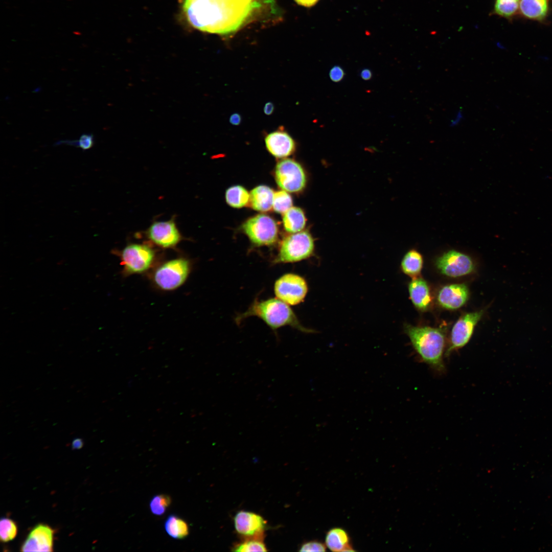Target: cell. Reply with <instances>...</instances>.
I'll list each match as a JSON object with an SVG mask.
<instances>
[{"label": "cell", "instance_id": "6da1fadb", "mask_svg": "<svg viewBox=\"0 0 552 552\" xmlns=\"http://www.w3.org/2000/svg\"><path fill=\"white\" fill-rule=\"evenodd\" d=\"M260 6L259 0H183L182 8L194 28L227 36L241 29Z\"/></svg>", "mask_w": 552, "mask_h": 552}, {"label": "cell", "instance_id": "7a4b0ae2", "mask_svg": "<svg viewBox=\"0 0 552 552\" xmlns=\"http://www.w3.org/2000/svg\"><path fill=\"white\" fill-rule=\"evenodd\" d=\"M404 331L421 361L438 372H444L446 338L442 329L405 324Z\"/></svg>", "mask_w": 552, "mask_h": 552}, {"label": "cell", "instance_id": "3957f363", "mask_svg": "<svg viewBox=\"0 0 552 552\" xmlns=\"http://www.w3.org/2000/svg\"><path fill=\"white\" fill-rule=\"evenodd\" d=\"M251 316L260 318L273 330L289 326L303 332L314 331L302 325L289 305L277 297L264 300L255 298L245 312L236 316L235 322L239 325Z\"/></svg>", "mask_w": 552, "mask_h": 552}, {"label": "cell", "instance_id": "277c9868", "mask_svg": "<svg viewBox=\"0 0 552 552\" xmlns=\"http://www.w3.org/2000/svg\"><path fill=\"white\" fill-rule=\"evenodd\" d=\"M314 250V242L307 231L292 233L281 241L273 264L291 263L309 258Z\"/></svg>", "mask_w": 552, "mask_h": 552}, {"label": "cell", "instance_id": "5b68a950", "mask_svg": "<svg viewBox=\"0 0 552 552\" xmlns=\"http://www.w3.org/2000/svg\"><path fill=\"white\" fill-rule=\"evenodd\" d=\"M244 233L258 246L273 244L278 237V227L271 217L259 214L247 220L242 225Z\"/></svg>", "mask_w": 552, "mask_h": 552}, {"label": "cell", "instance_id": "8992f818", "mask_svg": "<svg viewBox=\"0 0 552 552\" xmlns=\"http://www.w3.org/2000/svg\"><path fill=\"white\" fill-rule=\"evenodd\" d=\"M275 178L280 188L291 193L302 191L307 181L306 173L302 166L289 158L281 160L277 164Z\"/></svg>", "mask_w": 552, "mask_h": 552}, {"label": "cell", "instance_id": "52a82bcc", "mask_svg": "<svg viewBox=\"0 0 552 552\" xmlns=\"http://www.w3.org/2000/svg\"><path fill=\"white\" fill-rule=\"evenodd\" d=\"M306 280L300 275L288 273L282 275L275 282L274 292L276 297L288 304L296 305L303 302L307 292Z\"/></svg>", "mask_w": 552, "mask_h": 552}, {"label": "cell", "instance_id": "ba28073f", "mask_svg": "<svg viewBox=\"0 0 552 552\" xmlns=\"http://www.w3.org/2000/svg\"><path fill=\"white\" fill-rule=\"evenodd\" d=\"M189 270L188 261L184 259H174L159 267L154 273V280L161 289L173 290L183 283Z\"/></svg>", "mask_w": 552, "mask_h": 552}, {"label": "cell", "instance_id": "9c48e42d", "mask_svg": "<svg viewBox=\"0 0 552 552\" xmlns=\"http://www.w3.org/2000/svg\"><path fill=\"white\" fill-rule=\"evenodd\" d=\"M484 313V310L467 313L462 315L453 326L450 344L445 352L449 356L454 351L466 346L471 339L475 327Z\"/></svg>", "mask_w": 552, "mask_h": 552}, {"label": "cell", "instance_id": "30bf717a", "mask_svg": "<svg viewBox=\"0 0 552 552\" xmlns=\"http://www.w3.org/2000/svg\"><path fill=\"white\" fill-rule=\"evenodd\" d=\"M435 265L442 274L451 278L469 274L475 268L470 257L455 250H449L439 257Z\"/></svg>", "mask_w": 552, "mask_h": 552}, {"label": "cell", "instance_id": "8fae6325", "mask_svg": "<svg viewBox=\"0 0 552 552\" xmlns=\"http://www.w3.org/2000/svg\"><path fill=\"white\" fill-rule=\"evenodd\" d=\"M121 257L122 263L127 272L141 273L150 266L154 258V252L148 246L133 244L123 250Z\"/></svg>", "mask_w": 552, "mask_h": 552}, {"label": "cell", "instance_id": "7c38bea8", "mask_svg": "<svg viewBox=\"0 0 552 552\" xmlns=\"http://www.w3.org/2000/svg\"><path fill=\"white\" fill-rule=\"evenodd\" d=\"M266 524L261 516L251 512L240 511L234 517L236 531L245 538H263Z\"/></svg>", "mask_w": 552, "mask_h": 552}, {"label": "cell", "instance_id": "4fadbf2b", "mask_svg": "<svg viewBox=\"0 0 552 552\" xmlns=\"http://www.w3.org/2000/svg\"><path fill=\"white\" fill-rule=\"evenodd\" d=\"M147 236L155 244L164 248L175 246L181 239L176 224L172 220L154 222L148 228Z\"/></svg>", "mask_w": 552, "mask_h": 552}, {"label": "cell", "instance_id": "5bb4252c", "mask_svg": "<svg viewBox=\"0 0 552 552\" xmlns=\"http://www.w3.org/2000/svg\"><path fill=\"white\" fill-rule=\"evenodd\" d=\"M54 530L49 526L39 524L30 532L21 547V551H52Z\"/></svg>", "mask_w": 552, "mask_h": 552}, {"label": "cell", "instance_id": "9a60e30c", "mask_svg": "<svg viewBox=\"0 0 552 552\" xmlns=\"http://www.w3.org/2000/svg\"><path fill=\"white\" fill-rule=\"evenodd\" d=\"M469 296V289L465 284H453L444 286L440 289L437 301L442 307L455 310L464 306Z\"/></svg>", "mask_w": 552, "mask_h": 552}, {"label": "cell", "instance_id": "2e32d148", "mask_svg": "<svg viewBox=\"0 0 552 552\" xmlns=\"http://www.w3.org/2000/svg\"><path fill=\"white\" fill-rule=\"evenodd\" d=\"M265 142L267 150L277 158L287 157L292 154L295 149L293 138L282 129L269 133L265 139Z\"/></svg>", "mask_w": 552, "mask_h": 552}, {"label": "cell", "instance_id": "e0dca14e", "mask_svg": "<svg viewBox=\"0 0 552 552\" xmlns=\"http://www.w3.org/2000/svg\"><path fill=\"white\" fill-rule=\"evenodd\" d=\"M410 298L415 307L424 311L431 304V296L427 282L421 277L412 278L408 284Z\"/></svg>", "mask_w": 552, "mask_h": 552}, {"label": "cell", "instance_id": "ac0fdd59", "mask_svg": "<svg viewBox=\"0 0 552 552\" xmlns=\"http://www.w3.org/2000/svg\"><path fill=\"white\" fill-rule=\"evenodd\" d=\"M325 544L332 551H354L350 544L349 536L343 528L334 527L330 529L325 537Z\"/></svg>", "mask_w": 552, "mask_h": 552}, {"label": "cell", "instance_id": "d6986e66", "mask_svg": "<svg viewBox=\"0 0 552 552\" xmlns=\"http://www.w3.org/2000/svg\"><path fill=\"white\" fill-rule=\"evenodd\" d=\"M274 193L270 187L260 185L253 189L250 194L249 201L252 208L261 212L270 210L273 206Z\"/></svg>", "mask_w": 552, "mask_h": 552}, {"label": "cell", "instance_id": "ffe728a7", "mask_svg": "<svg viewBox=\"0 0 552 552\" xmlns=\"http://www.w3.org/2000/svg\"><path fill=\"white\" fill-rule=\"evenodd\" d=\"M548 0H520L519 8L525 17L541 20L546 16L548 7Z\"/></svg>", "mask_w": 552, "mask_h": 552}, {"label": "cell", "instance_id": "44dd1931", "mask_svg": "<svg viewBox=\"0 0 552 552\" xmlns=\"http://www.w3.org/2000/svg\"><path fill=\"white\" fill-rule=\"evenodd\" d=\"M283 223L285 229L290 233L302 231L306 223L303 211L298 207H291L284 214Z\"/></svg>", "mask_w": 552, "mask_h": 552}, {"label": "cell", "instance_id": "7402d4cb", "mask_svg": "<svg viewBox=\"0 0 552 552\" xmlns=\"http://www.w3.org/2000/svg\"><path fill=\"white\" fill-rule=\"evenodd\" d=\"M423 264L422 255L415 249L408 251L403 257L401 262L402 271L405 274L415 278L418 277L421 272Z\"/></svg>", "mask_w": 552, "mask_h": 552}, {"label": "cell", "instance_id": "603a6c76", "mask_svg": "<svg viewBox=\"0 0 552 552\" xmlns=\"http://www.w3.org/2000/svg\"><path fill=\"white\" fill-rule=\"evenodd\" d=\"M165 529L168 535L176 539H182L189 533L188 523L176 515L169 516L165 522Z\"/></svg>", "mask_w": 552, "mask_h": 552}, {"label": "cell", "instance_id": "cb8c5ba5", "mask_svg": "<svg viewBox=\"0 0 552 552\" xmlns=\"http://www.w3.org/2000/svg\"><path fill=\"white\" fill-rule=\"evenodd\" d=\"M227 203L234 208L245 206L250 199V194L246 189L239 185L229 187L225 193Z\"/></svg>", "mask_w": 552, "mask_h": 552}, {"label": "cell", "instance_id": "d4e9b609", "mask_svg": "<svg viewBox=\"0 0 552 552\" xmlns=\"http://www.w3.org/2000/svg\"><path fill=\"white\" fill-rule=\"evenodd\" d=\"M263 540V538H246L243 541L235 545L233 550L241 552L266 551L268 550Z\"/></svg>", "mask_w": 552, "mask_h": 552}, {"label": "cell", "instance_id": "484cf974", "mask_svg": "<svg viewBox=\"0 0 552 552\" xmlns=\"http://www.w3.org/2000/svg\"><path fill=\"white\" fill-rule=\"evenodd\" d=\"M520 0H496L494 12L501 16L510 17L519 8Z\"/></svg>", "mask_w": 552, "mask_h": 552}, {"label": "cell", "instance_id": "4316f807", "mask_svg": "<svg viewBox=\"0 0 552 552\" xmlns=\"http://www.w3.org/2000/svg\"><path fill=\"white\" fill-rule=\"evenodd\" d=\"M292 205V198L287 191L283 190L274 193L272 208L275 212L284 214Z\"/></svg>", "mask_w": 552, "mask_h": 552}, {"label": "cell", "instance_id": "83f0119b", "mask_svg": "<svg viewBox=\"0 0 552 552\" xmlns=\"http://www.w3.org/2000/svg\"><path fill=\"white\" fill-rule=\"evenodd\" d=\"M17 528L16 523L8 518H2L0 522V538L2 541L7 542L13 540L16 536Z\"/></svg>", "mask_w": 552, "mask_h": 552}, {"label": "cell", "instance_id": "f1b7e54d", "mask_svg": "<svg viewBox=\"0 0 552 552\" xmlns=\"http://www.w3.org/2000/svg\"><path fill=\"white\" fill-rule=\"evenodd\" d=\"M171 502L170 497L166 495L160 494L153 496L150 502L151 512L157 516L163 515Z\"/></svg>", "mask_w": 552, "mask_h": 552}, {"label": "cell", "instance_id": "f546056e", "mask_svg": "<svg viewBox=\"0 0 552 552\" xmlns=\"http://www.w3.org/2000/svg\"><path fill=\"white\" fill-rule=\"evenodd\" d=\"M63 143L81 148L83 150H87L91 148L94 145V135L92 134H83L78 140L62 141L58 142L57 144Z\"/></svg>", "mask_w": 552, "mask_h": 552}, {"label": "cell", "instance_id": "4dcf8cb0", "mask_svg": "<svg viewBox=\"0 0 552 552\" xmlns=\"http://www.w3.org/2000/svg\"><path fill=\"white\" fill-rule=\"evenodd\" d=\"M327 546L318 541H310L303 543L300 547V551H326Z\"/></svg>", "mask_w": 552, "mask_h": 552}, {"label": "cell", "instance_id": "1f68e13d", "mask_svg": "<svg viewBox=\"0 0 552 552\" xmlns=\"http://www.w3.org/2000/svg\"><path fill=\"white\" fill-rule=\"evenodd\" d=\"M344 75V73L343 69L338 65L333 66L329 72L331 80L335 82L340 81L343 79Z\"/></svg>", "mask_w": 552, "mask_h": 552}, {"label": "cell", "instance_id": "d6a6232c", "mask_svg": "<svg viewBox=\"0 0 552 552\" xmlns=\"http://www.w3.org/2000/svg\"><path fill=\"white\" fill-rule=\"evenodd\" d=\"M464 114L462 110H458L450 121V126L452 127L459 125L464 119Z\"/></svg>", "mask_w": 552, "mask_h": 552}, {"label": "cell", "instance_id": "836d02e7", "mask_svg": "<svg viewBox=\"0 0 552 552\" xmlns=\"http://www.w3.org/2000/svg\"><path fill=\"white\" fill-rule=\"evenodd\" d=\"M294 1L297 4H298L300 5L305 6V7H311V6L314 5L315 4H316V3L319 0H294Z\"/></svg>", "mask_w": 552, "mask_h": 552}, {"label": "cell", "instance_id": "e575fe53", "mask_svg": "<svg viewBox=\"0 0 552 552\" xmlns=\"http://www.w3.org/2000/svg\"><path fill=\"white\" fill-rule=\"evenodd\" d=\"M241 121V117L237 113L232 114L229 118V122L233 125H239Z\"/></svg>", "mask_w": 552, "mask_h": 552}, {"label": "cell", "instance_id": "d590c367", "mask_svg": "<svg viewBox=\"0 0 552 552\" xmlns=\"http://www.w3.org/2000/svg\"><path fill=\"white\" fill-rule=\"evenodd\" d=\"M274 105L272 102H269L266 103L264 107L263 111L265 114L270 115L274 110Z\"/></svg>", "mask_w": 552, "mask_h": 552}, {"label": "cell", "instance_id": "8d00e7d4", "mask_svg": "<svg viewBox=\"0 0 552 552\" xmlns=\"http://www.w3.org/2000/svg\"><path fill=\"white\" fill-rule=\"evenodd\" d=\"M83 445V442L81 439L77 438L74 440L72 444V447L73 449H79L82 447Z\"/></svg>", "mask_w": 552, "mask_h": 552}, {"label": "cell", "instance_id": "74e56055", "mask_svg": "<svg viewBox=\"0 0 552 552\" xmlns=\"http://www.w3.org/2000/svg\"><path fill=\"white\" fill-rule=\"evenodd\" d=\"M361 77L364 80H368L372 78V73L369 69H363L360 73Z\"/></svg>", "mask_w": 552, "mask_h": 552}]
</instances>
